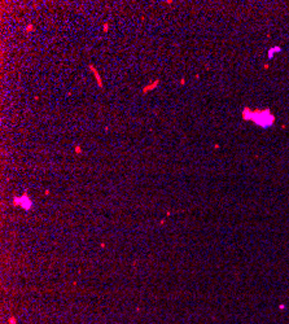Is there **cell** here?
Returning <instances> with one entry per match:
<instances>
[{
    "instance_id": "obj_4",
    "label": "cell",
    "mask_w": 289,
    "mask_h": 324,
    "mask_svg": "<svg viewBox=\"0 0 289 324\" xmlns=\"http://www.w3.org/2000/svg\"><path fill=\"white\" fill-rule=\"evenodd\" d=\"M158 84H159V79H154L153 82H150L149 84H146L145 87H143L141 92H143V93H148V92H150V91H153V90L157 88Z\"/></svg>"
},
{
    "instance_id": "obj_3",
    "label": "cell",
    "mask_w": 289,
    "mask_h": 324,
    "mask_svg": "<svg viewBox=\"0 0 289 324\" xmlns=\"http://www.w3.org/2000/svg\"><path fill=\"white\" fill-rule=\"evenodd\" d=\"M88 67H90V70H91V73H92L94 74V77H95V79H96V82H97V86L100 88H104V82H103V79H101V77H100V74H99V71L96 70V67H95V65H92V64H90L88 65Z\"/></svg>"
},
{
    "instance_id": "obj_9",
    "label": "cell",
    "mask_w": 289,
    "mask_h": 324,
    "mask_svg": "<svg viewBox=\"0 0 289 324\" xmlns=\"http://www.w3.org/2000/svg\"><path fill=\"white\" fill-rule=\"evenodd\" d=\"M184 83H186V79H184V78L180 79V84H184Z\"/></svg>"
},
{
    "instance_id": "obj_5",
    "label": "cell",
    "mask_w": 289,
    "mask_h": 324,
    "mask_svg": "<svg viewBox=\"0 0 289 324\" xmlns=\"http://www.w3.org/2000/svg\"><path fill=\"white\" fill-rule=\"evenodd\" d=\"M279 53V52H281V48L280 47H272L271 49H268V53H267V56L268 58H272L274 57V53Z\"/></svg>"
},
{
    "instance_id": "obj_7",
    "label": "cell",
    "mask_w": 289,
    "mask_h": 324,
    "mask_svg": "<svg viewBox=\"0 0 289 324\" xmlns=\"http://www.w3.org/2000/svg\"><path fill=\"white\" fill-rule=\"evenodd\" d=\"M103 30H104V33H107V31L109 30V24H107V22H105L104 26H103Z\"/></svg>"
},
{
    "instance_id": "obj_8",
    "label": "cell",
    "mask_w": 289,
    "mask_h": 324,
    "mask_svg": "<svg viewBox=\"0 0 289 324\" xmlns=\"http://www.w3.org/2000/svg\"><path fill=\"white\" fill-rule=\"evenodd\" d=\"M80 152H82V149H80V147H79V145H77V147H75V153H77V154H79Z\"/></svg>"
},
{
    "instance_id": "obj_2",
    "label": "cell",
    "mask_w": 289,
    "mask_h": 324,
    "mask_svg": "<svg viewBox=\"0 0 289 324\" xmlns=\"http://www.w3.org/2000/svg\"><path fill=\"white\" fill-rule=\"evenodd\" d=\"M15 201L17 205H21L25 210H29V209H31V206H33V202H31V200L27 197V195H24L22 197L15 198Z\"/></svg>"
},
{
    "instance_id": "obj_1",
    "label": "cell",
    "mask_w": 289,
    "mask_h": 324,
    "mask_svg": "<svg viewBox=\"0 0 289 324\" xmlns=\"http://www.w3.org/2000/svg\"><path fill=\"white\" fill-rule=\"evenodd\" d=\"M242 118L245 121H253L255 125H258L263 129L272 126L275 122V116L270 112V109L263 110H251L250 108H244L242 110Z\"/></svg>"
},
{
    "instance_id": "obj_6",
    "label": "cell",
    "mask_w": 289,
    "mask_h": 324,
    "mask_svg": "<svg viewBox=\"0 0 289 324\" xmlns=\"http://www.w3.org/2000/svg\"><path fill=\"white\" fill-rule=\"evenodd\" d=\"M35 30V27H34V25H27L26 26V33H31V31H34Z\"/></svg>"
}]
</instances>
